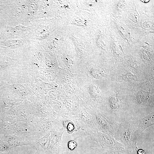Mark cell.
<instances>
[{
	"label": "cell",
	"mask_w": 154,
	"mask_h": 154,
	"mask_svg": "<svg viewBox=\"0 0 154 154\" xmlns=\"http://www.w3.org/2000/svg\"><path fill=\"white\" fill-rule=\"evenodd\" d=\"M139 119L131 116L118 126L115 133L114 138L117 141H120L125 149L132 150V137L138 126Z\"/></svg>",
	"instance_id": "6da1fadb"
},
{
	"label": "cell",
	"mask_w": 154,
	"mask_h": 154,
	"mask_svg": "<svg viewBox=\"0 0 154 154\" xmlns=\"http://www.w3.org/2000/svg\"><path fill=\"white\" fill-rule=\"evenodd\" d=\"M90 135L91 140L99 143L103 149L122 150L125 149L123 145L117 141L112 136L98 130Z\"/></svg>",
	"instance_id": "7a4b0ae2"
},
{
	"label": "cell",
	"mask_w": 154,
	"mask_h": 154,
	"mask_svg": "<svg viewBox=\"0 0 154 154\" xmlns=\"http://www.w3.org/2000/svg\"><path fill=\"white\" fill-rule=\"evenodd\" d=\"M154 124V112H151L143 118H139L138 126L133 133L132 140H137L138 137L143 131Z\"/></svg>",
	"instance_id": "3957f363"
},
{
	"label": "cell",
	"mask_w": 154,
	"mask_h": 154,
	"mask_svg": "<svg viewBox=\"0 0 154 154\" xmlns=\"http://www.w3.org/2000/svg\"><path fill=\"white\" fill-rule=\"evenodd\" d=\"M103 154H132V149H125L122 150L103 149Z\"/></svg>",
	"instance_id": "277c9868"
},
{
	"label": "cell",
	"mask_w": 154,
	"mask_h": 154,
	"mask_svg": "<svg viewBox=\"0 0 154 154\" xmlns=\"http://www.w3.org/2000/svg\"><path fill=\"white\" fill-rule=\"evenodd\" d=\"M64 125L65 129L69 133L73 132L75 129L74 124L73 121L69 120H65L63 122Z\"/></svg>",
	"instance_id": "5b68a950"
},
{
	"label": "cell",
	"mask_w": 154,
	"mask_h": 154,
	"mask_svg": "<svg viewBox=\"0 0 154 154\" xmlns=\"http://www.w3.org/2000/svg\"><path fill=\"white\" fill-rule=\"evenodd\" d=\"M81 154H103L102 149L98 148H89L87 149Z\"/></svg>",
	"instance_id": "8992f818"
},
{
	"label": "cell",
	"mask_w": 154,
	"mask_h": 154,
	"mask_svg": "<svg viewBox=\"0 0 154 154\" xmlns=\"http://www.w3.org/2000/svg\"><path fill=\"white\" fill-rule=\"evenodd\" d=\"M137 148V146L133 147L132 148V154H137L136 151Z\"/></svg>",
	"instance_id": "52a82bcc"
}]
</instances>
